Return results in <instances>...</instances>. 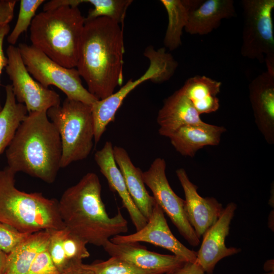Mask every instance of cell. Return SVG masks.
Here are the masks:
<instances>
[{
  "instance_id": "6da1fadb",
  "label": "cell",
  "mask_w": 274,
  "mask_h": 274,
  "mask_svg": "<svg viewBox=\"0 0 274 274\" xmlns=\"http://www.w3.org/2000/svg\"><path fill=\"white\" fill-rule=\"evenodd\" d=\"M124 52L120 24L105 17L85 19L76 67L88 91L98 99L122 85Z\"/></svg>"
},
{
  "instance_id": "7a4b0ae2",
  "label": "cell",
  "mask_w": 274,
  "mask_h": 274,
  "mask_svg": "<svg viewBox=\"0 0 274 274\" xmlns=\"http://www.w3.org/2000/svg\"><path fill=\"white\" fill-rule=\"evenodd\" d=\"M101 192L98 177L88 173L63 193L58 204L65 227L87 244L98 247L128 229L120 210L114 216H109Z\"/></svg>"
},
{
  "instance_id": "3957f363",
  "label": "cell",
  "mask_w": 274,
  "mask_h": 274,
  "mask_svg": "<svg viewBox=\"0 0 274 274\" xmlns=\"http://www.w3.org/2000/svg\"><path fill=\"white\" fill-rule=\"evenodd\" d=\"M8 166L47 183H53L61 168L60 137L47 111L28 113L6 151Z\"/></svg>"
},
{
  "instance_id": "277c9868",
  "label": "cell",
  "mask_w": 274,
  "mask_h": 274,
  "mask_svg": "<svg viewBox=\"0 0 274 274\" xmlns=\"http://www.w3.org/2000/svg\"><path fill=\"white\" fill-rule=\"evenodd\" d=\"M85 21L78 7L43 11L30 26L31 45L61 65L75 68Z\"/></svg>"
},
{
  "instance_id": "5b68a950",
  "label": "cell",
  "mask_w": 274,
  "mask_h": 274,
  "mask_svg": "<svg viewBox=\"0 0 274 274\" xmlns=\"http://www.w3.org/2000/svg\"><path fill=\"white\" fill-rule=\"evenodd\" d=\"M15 174L8 166L0 169V222L30 233L64 228L58 201L41 193L19 190L15 186Z\"/></svg>"
},
{
  "instance_id": "8992f818",
  "label": "cell",
  "mask_w": 274,
  "mask_h": 274,
  "mask_svg": "<svg viewBox=\"0 0 274 274\" xmlns=\"http://www.w3.org/2000/svg\"><path fill=\"white\" fill-rule=\"evenodd\" d=\"M47 114L58 130L61 142V168L86 158L93 146L94 128L91 106L65 98Z\"/></svg>"
},
{
  "instance_id": "52a82bcc",
  "label": "cell",
  "mask_w": 274,
  "mask_h": 274,
  "mask_svg": "<svg viewBox=\"0 0 274 274\" xmlns=\"http://www.w3.org/2000/svg\"><path fill=\"white\" fill-rule=\"evenodd\" d=\"M243 56L265 62L274 74V33L272 12L274 0H243Z\"/></svg>"
},
{
  "instance_id": "ba28073f",
  "label": "cell",
  "mask_w": 274,
  "mask_h": 274,
  "mask_svg": "<svg viewBox=\"0 0 274 274\" xmlns=\"http://www.w3.org/2000/svg\"><path fill=\"white\" fill-rule=\"evenodd\" d=\"M18 47L28 72L44 87L55 86L67 98L91 106L99 100L83 86L75 67L61 65L31 45L20 43Z\"/></svg>"
},
{
  "instance_id": "9c48e42d",
  "label": "cell",
  "mask_w": 274,
  "mask_h": 274,
  "mask_svg": "<svg viewBox=\"0 0 274 274\" xmlns=\"http://www.w3.org/2000/svg\"><path fill=\"white\" fill-rule=\"evenodd\" d=\"M166 166L163 158H156L148 169L143 172L144 183L150 189L156 202L169 218L180 234L190 245L196 247L200 243V239L187 218L185 200L175 193L168 183Z\"/></svg>"
},
{
  "instance_id": "30bf717a",
  "label": "cell",
  "mask_w": 274,
  "mask_h": 274,
  "mask_svg": "<svg viewBox=\"0 0 274 274\" xmlns=\"http://www.w3.org/2000/svg\"><path fill=\"white\" fill-rule=\"evenodd\" d=\"M6 53V71L12 82L13 93L18 102L24 105L28 113L47 111L60 105L59 95L43 86L29 73L18 47L9 45Z\"/></svg>"
},
{
  "instance_id": "8fae6325",
  "label": "cell",
  "mask_w": 274,
  "mask_h": 274,
  "mask_svg": "<svg viewBox=\"0 0 274 274\" xmlns=\"http://www.w3.org/2000/svg\"><path fill=\"white\" fill-rule=\"evenodd\" d=\"M110 241L116 244L145 242L167 249L186 262L194 263L197 252L182 244L172 233L161 208L156 203L146 224L129 235H117Z\"/></svg>"
},
{
  "instance_id": "7c38bea8",
  "label": "cell",
  "mask_w": 274,
  "mask_h": 274,
  "mask_svg": "<svg viewBox=\"0 0 274 274\" xmlns=\"http://www.w3.org/2000/svg\"><path fill=\"white\" fill-rule=\"evenodd\" d=\"M236 208L233 202L227 204L217 221L202 235L196 262L207 274H213L216 264L221 259L241 251L239 248H228L225 245V239L229 234L230 224Z\"/></svg>"
},
{
  "instance_id": "4fadbf2b",
  "label": "cell",
  "mask_w": 274,
  "mask_h": 274,
  "mask_svg": "<svg viewBox=\"0 0 274 274\" xmlns=\"http://www.w3.org/2000/svg\"><path fill=\"white\" fill-rule=\"evenodd\" d=\"M176 175L185 194V211L187 218L199 239L218 219L224 208L214 197H203L197 187L189 179L183 168Z\"/></svg>"
},
{
  "instance_id": "5bb4252c",
  "label": "cell",
  "mask_w": 274,
  "mask_h": 274,
  "mask_svg": "<svg viewBox=\"0 0 274 274\" xmlns=\"http://www.w3.org/2000/svg\"><path fill=\"white\" fill-rule=\"evenodd\" d=\"M102 247L111 257L121 259L141 269L162 274L173 272L186 263L175 255L150 251L138 243L116 244L109 241Z\"/></svg>"
},
{
  "instance_id": "9a60e30c",
  "label": "cell",
  "mask_w": 274,
  "mask_h": 274,
  "mask_svg": "<svg viewBox=\"0 0 274 274\" xmlns=\"http://www.w3.org/2000/svg\"><path fill=\"white\" fill-rule=\"evenodd\" d=\"M249 98L256 124L265 141L274 144V74L257 76L249 85Z\"/></svg>"
},
{
  "instance_id": "2e32d148",
  "label": "cell",
  "mask_w": 274,
  "mask_h": 274,
  "mask_svg": "<svg viewBox=\"0 0 274 274\" xmlns=\"http://www.w3.org/2000/svg\"><path fill=\"white\" fill-rule=\"evenodd\" d=\"M94 160L100 172L106 178L110 189L116 192L121 198L136 231L140 230L148 220L138 209L129 195L123 176L115 161L113 146L111 142H106L102 148L95 153Z\"/></svg>"
},
{
  "instance_id": "e0dca14e",
  "label": "cell",
  "mask_w": 274,
  "mask_h": 274,
  "mask_svg": "<svg viewBox=\"0 0 274 274\" xmlns=\"http://www.w3.org/2000/svg\"><path fill=\"white\" fill-rule=\"evenodd\" d=\"M157 122L159 133L168 138L182 126L204 122L182 87L164 100Z\"/></svg>"
},
{
  "instance_id": "ac0fdd59",
  "label": "cell",
  "mask_w": 274,
  "mask_h": 274,
  "mask_svg": "<svg viewBox=\"0 0 274 274\" xmlns=\"http://www.w3.org/2000/svg\"><path fill=\"white\" fill-rule=\"evenodd\" d=\"M48 250L51 258L60 273L71 267L81 264L89 257L86 242L66 227L49 230Z\"/></svg>"
},
{
  "instance_id": "d6986e66",
  "label": "cell",
  "mask_w": 274,
  "mask_h": 274,
  "mask_svg": "<svg viewBox=\"0 0 274 274\" xmlns=\"http://www.w3.org/2000/svg\"><path fill=\"white\" fill-rule=\"evenodd\" d=\"M236 15L233 0H201L190 11L184 30L190 35H206L217 28L222 20Z\"/></svg>"
},
{
  "instance_id": "ffe728a7",
  "label": "cell",
  "mask_w": 274,
  "mask_h": 274,
  "mask_svg": "<svg viewBox=\"0 0 274 274\" xmlns=\"http://www.w3.org/2000/svg\"><path fill=\"white\" fill-rule=\"evenodd\" d=\"M113 155L130 197L142 215L148 220L156 202L145 187L143 172L133 164L123 148L114 146Z\"/></svg>"
},
{
  "instance_id": "44dd1931",
  "label": "cell",
  "mask_w": 274,
  "mask_h": 274,
  "mask_svg": "<svg viewBox=\"0 0 274 274\" xmlns=\"http://www.w3.org/2000/svg\"><path fill=\"white\" fill-rule=\"evenodd\" d=\"M226 131L224 127L203 122L182 126L169 138L177 152L183 156L193 157L196 152L208 146H217L221 135Z\"/></svg>"
},
{
  "instance_id": "7402d4cb",
  "label": "cell",
  "mask_w": 274,
  "mask_h": 274,
  "mask_svg": "<svg viewBox=\"0 0 274 274\" xmlns=\"http://www.w3.org/2000/svg\"><path fill=\"white\" fill-rule=\"evenodd\" d=\"M221 82L205 76L197 75L187 79L182 87L198 113L209 114L217 111Z\"/></svg>"
},
{
  "instance_id": "603a6c76",
  "label": "cell",
  "mask_w": 274,
  "mask_h": 274,
  "mask_svg": "<svg viewBox=\"0 0 274 274\" xmlns=\"http://www.w3.org/2000/svg\"><path fill=\"white\" fill-rule=\"evenodd\" d=\"M49 230L31 234L14 251L8 254L4 274H27L37 255L48 248Z\"/></svg>"
},
{
  "instance_id": "cb8c5ba5",
  "label": "cell",
  "mask_w": 274,
  "mask_h": 274,
  "mask_svg": "<svg viewBox=\"0 0 274 274\" xmlns=\"http://www.w3.org/2000/svg\"><path fill=\"white\" fill-rule=\"evenodd\" d=\"M201 0H161L168 15V25L163 40L164 47L173 51L182 45L181 37L190 11Z\"/></svg>"
},
{
  "instance_id": "d4e9b609",
  "label": "cell",
  "mask_w": 274,
  "mask_h": 274,
  "mask_svg": "<svg viewBox=\"0 0 274 274\" xmlns=\"http://www.w3.org/2000/svg\"><path fill=\"white\" fill-rule=\"evenodd\" d=\"M5 91L6 100L0 111V155L8 148L28 114L24 105L16 102L11 84L6 86Z\"/></svg>"
},
{
  "instance_id": "484cf974",
  "label": "cell",
  "mask_w": 274,
  "mask_h": 274,
  "mask_svg": "<svg viewBox=\"0 0 274 274\" xmlns=\"http://www.w3.org/2000/svg\"><path fill=\"white\" fill-rule=\"evenodd\" d=\"M84 3L92 4L94 8L90 9L86 20L98 17H107L121 24L124 20L127 8L133 2L132 0H83Z\"/></svg>"
},
{
  "instance_id": "4316f807",
  "label": "cell",
  "mask_w": 274,
  "mask_h": 274,
  "mask_svg": "<svg viewBox=\"0 0 274 274\" xmlns=\"http://www.w3.org/2000/svg\"><path fill=\"white\" fill-rule=\"evenodd\" d=\"M93 274H162L141 269L121 259L111 257L105 261H97L85 264Z\"/></svg>"
},
{
  "instance_id": "83f0119b",
  "label": "cell",
  "mask_w": 274,
  "mask_h": 274,
  "mask_svg": "<svg viewBox=\"0 0 274 274\" xmlns=\"http://www.w3.org/2000/svg\"><path fill=\"white\" fill-rule=\"evenodd\" d=\"M44 0H21L20 9L16 24L7 38L8 42L13 45L16 43L20 35L26 31L36 16L39 7Z\"/></svg>"
},
{
  "instance_id": "f1b7e54d",
  "label": "cell",
  "mask_w": 274,
  "mask_h": 274,
  "mask_svg": "<svg viewBox=\"0 0 274 274\" xmlns=\"http://www.w3.org/2000/svg\"><path fill=\"white\" fill-rule=\"evenodd\" d=\"M31 234L22 232L14 227L0 222V250L9 254Z\"/></svg>"
},
{
  "instance_id": "f546056e",
  "label": "cell",
  "mask_w": 274,
  "mask_h": 274,
  "mask_svg": "<svg viewBox=\"0 0 274 274\" xmlns=\"http://www.w3.org/2000/svg\"><path fill=\"white\" fill-rule=\"evenodd\" d=\"M27 274L61 273L59 272L54 264L47 248L37 255L31 263Z\"/></svg>"
},
{
  "instance_id": "4dcf8cb0",
  "label": "cell",
  "mask_w": 274,
  "mask_h": 274,
  "mask_svg": "<svg viewBox=\"0 0 274 274\" xmlns=\"http://www.w3.org/2000/svg\"><path fill=\"white\" fill-rule=\"evenodd\" d=\"M16 3L15 0L0 1V26L8 24L11 21Z\"/></svg>"
},
{
  "instance_id": "1f68e13d",
  "label": "cell",
  "mask_w": 274,
  "mask_h": 274,
  "mask_svg": "<svg viewBox=\"0 0 274 274\" xmlns=\"http://www.w3.org/2000/svg\"><path fill=\"white\" fill-rule=\"evenodd\" d=\"M10 27L9 24H5L0 26V76L3 69L6 67L8 63V58L5 55L3 50V42L5 37L10 31ZM2 107L0 103V111Z\"/></svg>"
},
{
  "instance_id": "d6a6232c",
  "label": "cell",
  "mask_w": 274,
  "mask_h": 274,
  "mask_svg": "<svg viewBox=\"0 0 274 274\" xmlns=\"http://www.w3.org/2000/svg\"><path fill=\"white\" fill-rule=\"evenodd\" d=\"M172 274H204V272L196 262H186L183 266L173 272Z\"/></svg>"
},
{
  "instance_id": "836d02e7",
  "label": "cell",
  "mask_w": 274,
  "mask_h": 274,
  "mask_svg": "<svg viewBox=\"0 0 274 274\" xmlns=\"http://www.w3.org/2000/svg\"><path fill=\"white\" fill-rule=\"evenodd\" d=\"M62 274H93L83 263L73 266Z\"/></svg>"
},
{
  "instance_id": "e575fe53",
  "label": "cell",
  "mask_w": 274,
  "mask_h": 274,
  "mask_svg": "<svg viewBox=\"0 0 274 274\" xmlns=\"http://www.w3.org/2000/svg\"><path fill=\"white\" fill-rule=\"evenodd\" d=\"M8 259V254L0 250V274H4Z\"/></svg>"
},
{
  "instance_id": "d590c367",
  "label": "cell",
  "mask_w": 274,
  "mask_h": 274,
  "mask_svg": "<svg viewBox=\"0 0 274 274\" xmlns=\"http://www.w3.org/2000/svg\"><path fill=\"white\" fill-rule=\"evenodd\" d=\"M263 269L266 271H274L273 259L267 260L264 264Z\"/></svg>"
},
{
  "instance_id": "8d00e7d4",
  "label": "cell",
  "mask_w": 274,
  "mask_h": 274,
  "mask_svg": "<svg viewBox=\"0 0 274 274\" xmlns=\"http://www.w3.org/2000/svg\"><path fill=\"white\" fill-rule=\"evenodd\" d=\"M264 274H274V271H269L268 272H267Z\"/></svg>"
},
{
  "instance_id": "74e56055",
  "label": "cell",
  "mask_w": 274,
  "mask_h": 274,
  "mask_svg": "<svg viewBox=\"0 0 274 274\" xmlns=\"http://www.w3.org/2000/svg\"><path fill=\"white\" fill-rule=\"evenodd\" d=\"M172 272H168V273H166L165 274H172Z\"/></svg>"
}]
</instances>
